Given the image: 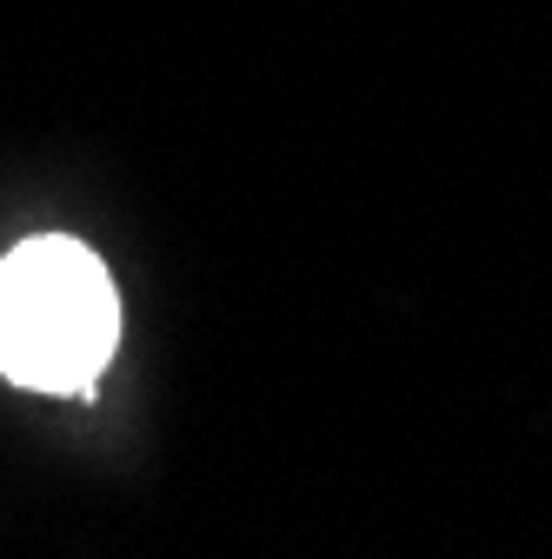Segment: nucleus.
I'll use <instances>...</instances> for the list:
<instances>
[{
    "label": "nucleus",
    "instance_id": "f257e3e1",
    "mask_svg": "<svg viewBox=\"0 0 552 559\" xmlns=\"http://www.w3.org/2000/svg\"><path fill=\"white\" fill-rule=\"evenodd\" d=\"M120 340L107 266L67 234H40L0 260V373L34 393H87Z\"/></svg>",
    "mask_w": 552,
    "mask_h": 559
}]
</instances>
